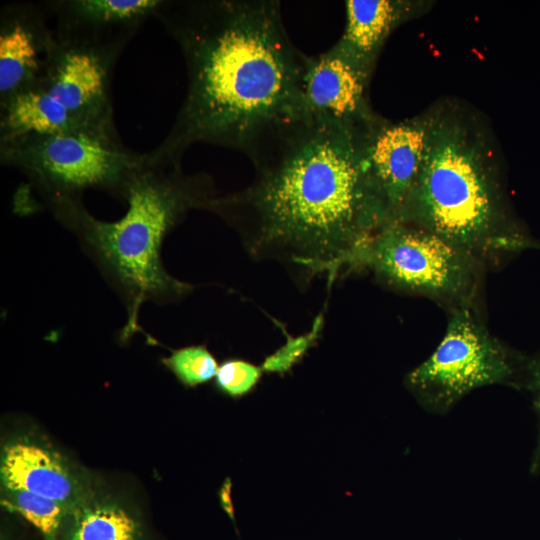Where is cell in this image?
I'll return each mask as SVG.
<instances>
[{
	"label": "cell",
	"mask_w": 540,
	"mask_h": 540,
	"mask_svg": "<svg viewBox=\"0 0 540 540\" xmlns=\"http://www.w3.org/2000/svg\"><path fill=\"white\" fill-rule=\"evenodd\" d=\"M376 120L347 124L311 114L265 141L249 158L246 188L207 205L257 260L280 262L301 278L332 282L390 217L368 160Z\"/></svg>",
	"instance_id": "cell-1"
},
{
	"label": "cell",
	"mask_w": 540,
	"mask_h": 540,
	"mask_svg": "<svg viewBox=\"0 0 540 540\" xmlns=\"http://www.w3.org/2000/svg\"><path fill=\"white\" fill-rule=\"evenodd\" d=\"M155 17L181 49L187 90L163 141L149 154L181 162L197 143L250 157L308 115L307 55L290 41L277 0L163 1Z\"/></svg>",
	"instance_id": "cell-2"
},
{
	"label": "cell",
	"mask_w": 540,
	"mask_h": 540,
	"mask_svg": "<svg viewBox=\"0 0 540 540\" xmlns=\"http://www.w3.org/2000/svg\"><path fill=\"white\" fill-rule=\"evenodd\" d=\"M216 195L207 175H187L181 162L158 160L148 152L125 186L122 199L128 208L120 219H97L83 201L62 203L50 210L76 236L122 300L127 316L123 340L141 330L139 314L144 303H172L193 290L191 284L168 273L162 245L189 210H206Z\"/></svg>",
	"instance_id": "cell-3"
},
{
	"label": "cell",
	"mask_w": 540,
	"mask_h": 540,
	"mask_svg": "<svg viewBox=\"0 0 540 540\" xmlns=\"http://www.w3.org/2000/svg\"><path fill=\"white\" fill-rule=\"evenodd\" d=\"M486 148L455 116L426 120L421 170L400 220L441 236L485 265L538 247L510 218Z\"/></svg>",
	"instance_id": "cell-4"
},
{
	"label": "cell",
	"mask_w": 540,
	"mask_h": 540,
	"mask_svg": "<svg viewBox=\"0 0 540 540\" xmlns=\"http://www.w3.org/2000/svg\"><path fill=\"white\" fill-rule=\"evenodd\" d=\"M145 157L123 146L114 124L0 142L1 163L25 175L49 209L92 189L122 199Z\"/></svg>",
	"instance_id": "cell-5"
},
{
	"label": "cell",
	"mask_w": 540,
	"mask_h": 540,
	"mask_svg": "<svg viewBox=\"0 0 540 540\" xmlns=\"http://www.w3.org/2000/svg\"><path fill=\"white\" fill-rule=\"evenodd\" d=\"M449 312L440 344L405 378L421 407L442 415L477 388L505 385L522 391L529 355L492 335L475 308Z\"/></svg>",
	"instance_id": "cell-6"
},
{
	"label": "cell",
	"mask_w": 540,
	"mask_h": 540,
	"mask_svg": "<svg viewBox=\"0 0 540 540\" xmlns=\"http://www.w3.org/2000/svg\"><path fill=\"white\" fill-rule=\"evenodd\" d=\"M486 265L419 226L390 222L367 243L356 270H368L398 292L428 297L449 311L473 307Z\"/></svg>",
	"instance_id": "cell-7"
},
{
	"label": "cell",
	"mask_w": 540,
	"mask_h": 540,
	"mask_svg": "<svg viewBox=\"0 0 540 540\" xmlns=\"http://www.w3.org/2000/svg\"><path fill=\"white\" fill-rule=\"evenodd\" d=\"M125 43L55 30L43 75L36 85L70 111L112 122L111 73Z\"/></svg>",
	"instance_id": "cell-8"
},
{
	"label": "cell",
	"mask_w": 540,
	"mask_h": 540,
	"mask_svg": "<svg viewBox=\"0 0 540 540\" xmlns=\"http://www.w3.org/2000/svg\"><path fill=\"white\" fill-rule=\"evenodd\" d=\"M370 72L337 43L329 50L307 56L304 96L308 113L347 124L376 119L366 99Z\"/></svg>",
	"instance_id": "cell-9"
},
{
	"label": "cell",
	"mask_w": 540,
	"mask_h": 540,
	"mask_svg": "<svg viewBox=\"0 0 540 540\" xmlns=\"http://www.w3.org/2000/svg\"><path fill=\"white\" fill-rule=\"evenodd\" d=\"M0 478L4 489L25 490L71 509L93 493L83 474L64 456L28 437L4 444Z\"/></svg>",
	"instance_id": "cell-10"
},
{
	"label": "cell",
	"mask_w": 540,
	"mask_h": 540,
	"mask_svg": "<svg viewBox=\"0 0 540 540\" xmlns=\"http://www.w3.org/2000/svg\"><path fill=\"white\" fill-rule=\"evenodd\" d=\"M426 144V120L373 125L368 160L390 222H400L416 185Z\"/></svg>",
	"instance_id": "cell-11"
},
{
	"label": "cell",
	"mask_w": 540,
	"mask_h": 540,
	"mask_svg": "<svg viewBox=\"0 0 540 540\" xmlns=\"http://www.w3.org/2000/svg\"><path fill=\"white\" fill-rule=\"evenodd\" d=\"M30 4L10 5L1 14L0 101L40 81L54 31Z\"/></svg>",
	"instance_id": "cell-12"
},
{
	"label": "cell",
	"mask_w": 540,
	"mask_h": 540,
	"mask_svg": "<svg viewBox=\"0 0 540 540\" xmlns=\"http://www.w3.org/2000/svg\"><path fill=\"white\" fill-rule=\"evenodd\" d=\"M163 0H65L48 4L58 30L126 43Z\"/></svg>",
	"instance_id": "cell-13"
},
{
	"label": "cell",
	"mask_w": 540,
	"mask_h": 540,
	"mask_svg": "<svg viewBox=\"0 0 540 540\" xmlns=\"http://www.w3.org/2000/svg\"><path fill=\"white\" fill-rule=\"evenodd\" d=\"M74 113L35 86L0 101V142L26 135H48L111 125Z\"/></svg>",
	"instance_id": "cell-14"
},
{
	"label": "cell",
	"mask_w": 540,
	"mask_h": 540,
	"mask_svg": "<svg viewBox=\"0 0 540 540\" xmlns=\"http://www.w3.org/2000/svg\"><path fill=\"white\" fill-rule=\"evenodd\" d=\"M346 24L337 44L371 73L385 40L403 17L404 4L392 0H347Z\"/></svg>",
	"instance_id": "cell-15"
},
{
	"label": "cell",
	"mask_w": 540,
	"mask_h": 540,
	"mask_svg": "<svg viewBox=\"0 0 540 540\" xmlns=\"http://www.w3.org/2000/svg\"><path fill=\"white\" fill-rule=\"evenodd\" d=\"M56 540H146V535L129 507L93 492L71 509Z\"/></svg>",
	"instance_id": "cell-16"
},
{
	"label": "cell",
	"mask_w": 540,
	"mask_h": 540,
	"mask_svg": "<svg viewBox=\"0 0 540 540\" xmlns=\"http://www.w3.org/2000/svg\"><path fill=\"white\" fill-rule=\"evenodd\" d=\"M2 504L32 523L45 540H56L71 508L25 490L2 488Z\"/></svg>",
	"instance_id": "cell-17"
},
{
	"label": "cell",
	"mask_w": 540,
	"mask_h": 540,
	"mask_svg": "<svg viewBox=\"0 0 540 540\" xmlns=\"http://www.w3.org/2000/svg\"><path fill=\"white\" fill-rule=\"evenodd\" d=\"M163 364L187 387L209 382L215 378L219 365L204 345H193L172 351Z\"/></svg>",
	"instance_id": "cell-18"
},
{
	"label": "cell",
	"mask_w": 540,
	"mask_h": 540,
	"mask_svg": "<svg viewBox=\"0 0 540 540\" xmlns=\"http://www.w3.org/2000/svg\"><path fill=\"white\" fill-rule=\"evenodd\" d=\"M323 326L324 316L320 313L315 317L311 329L307 333L295 337L286 334L285 344L263 361L261 365L263 372L284 374L290 371L316 343Z\"/></svg>",
	"instance_id": "cell-19"
},
{
	"label": "cell",
	"mask_w": 540,
	"mask_h": 540,
	"mask_svg": "<svg viewBox=\"0 0 540 540\" xmlns=\"http://www.w3.org/2000/svg\"><path fill=\"white\" fill-rule=\"evenodd\" d=\"M262 373L261 366L242 359H227L219 365L215 385L222 393L239 398L255 388Z\"/></svg>",
	"instance_id": "cell-20"
},
{
	"label": "cell",
	"mask_w": 540,
	"mask_h": 540,
	"mask_svg": "<svg viewBox=\"0 0 540 540\" xmlns=\"http://www.w3.org/2000/svg\"><path fill=\"white\" fill-rule=\"evenodd\" d=\"M531 400L537 421L536 444L532 454L529 471L540 475V350L529 355L523 390Z\"/></svg>",
	"instance_id": "cell-21"
},
{
	"label": "cell",
	"mask_w": 540,
	"mask_h": 540,
	"mask_svg": "<svg viewBox=\"0 0 540 540\" xmlns=\"http://www.w3.org/2000/svg\"><path fill=\"white\" fill-rule=\"evenodd\" d=\"M229 491H230V484L227 485V486H224L222 488V490H221V502H222V505H223L224 509L226 510V512L229 514V516L232 518V520H234L233 508H232V504H231V501H230Z\"/></svg>",
	"instance_id": "cell-22"
}]
</instances>
